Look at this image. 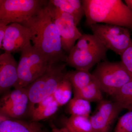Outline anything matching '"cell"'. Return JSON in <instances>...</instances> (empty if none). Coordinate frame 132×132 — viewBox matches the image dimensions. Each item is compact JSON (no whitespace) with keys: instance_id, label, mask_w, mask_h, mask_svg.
Listing matches in <instances>:
<instances>
[{"instance_id":"cell-1","label":"cell","mask_w":132,"mask_h":132,"mask_svg":"<svg viewBox=\"0 0 132 132\" xmlns=\"http://www.w3.org/2000/svg\"><path fill=\"white\" fill-rule=\"evenodd\" d=\"M47 4L35 15L20 24L30 29L33 46L45 56L50 65L66 63L68 55L62 48L60 33Z\"/></svg>"},{"instance_id":"cell-2","label":"cell","mask_w":132,"mask_h":132,"mask_svg":"<svg viewBox=\"0 0 132 132\" xmlns=\"http://www.w3.org/2000/svg\"><path fill=\"white\" fill-rule=\"evenodd\" d=\"M88 26L96 24L120 26L132 32V10L121 0H82Z\"/></svg>"},{"instance_id":"cell-3","label":"cell","mask_w":132,"mask_h":132,"mask_svg":"<svg viewBox=\"0 0 132 132\" xmlns=\"http://www.w3.org/2000/svg\"><path fill=\"white\" fill-rule=\"evenodd\" d=\"M108 50L94 35L84 34L69 52L66 64L76 70L89 71L105 60Z\"/></svg>"},{"instance_id":"cell-4","label":"cell","mask_w":132,"mask_h":132,"mask_svg":"<svg viewBox=\"0 0 132 132\" xmlns=\"http://www.w3.org/2000/svg\"><path fill=\"white\" fill-rule=\"evenodd\" d=\"M18 63V80L15 88H26L42 75L49 67L46 59L31 44L21 51Z\"/></svg>"},{"instance_id":"cell-5","label":"cell","mask_w":132,"mask_h":132,"mask_svg":"<svg viewBox=\"0 0 132 132\" xmlns=\"http://www.w3.org/2000/svg\"><path fill=\"white\" fill-rule=\"evenodd\" d=\"M66 66L64 62L51 65L45 73L26 87L29 98L30 112L36 104L54 93L65 76Z\"/></svg>"},{"instance_id":"cell-6","label":"cell","mask_w":132,"mask_h":132,"mask_svg":"<svg viewBox=\"0 0 132 132\" xmlns=\"http://www.w3.org/2000/svg\"><path fill=\"white\" fill-rule=\"evenodd\" d=\"M92 74L102 91L112 96L132 81V76L121 61L101 62Z\"/></svg>"},{"instance_id":"cell-7","label":"cell","mask_w":132,"mask_h":132,"mask_svg":"<svg viewBox=\"0 0 132 132\" xmlns=\"http://www.w3.org/2000/svg\"><path fill=\"white\" fill-rule=\"evenodd\" d=\"M48 1L0 0V21L8 25L21 23L36 14Z\"/></svg>"},{"instance_id":"cell-8","label":"cell","mask_w":132,"mask_h":132,"mask_svg":"<svg viewBox=\"0 0 132 132\" xmlns=\"http://www.w3.org/2000/svg\"><path fill=\"white\" fill-rule=\"evenodd\" d=\"M93 34L98 38L108 49L120 55L132 41L127 29L110 24H96L89 26Z\"/></svg>"},{"instance_id":"cell-9","label":"cell","mask_w":132,"mask_h":132,"mask_svg":"<svg viewBox=\"0 0 132 132\" xmlns=\"http://www.w3.org/2000/svg\"><path fill=\"white\" fill-rule=\"evenodd\" d=\"M47 5L52 19L60 33L62 48L69 54L82 34L77 28L72 16L55 7L49 1Z\"/></svg>"},{"instance_id":"cell-10","label":"cell","mask_w":132,"mask_h":132,"mask_svg":"<svg viewBox=\"0 0 132 132\" xmlns=\"http://www.w3.org/2000/svg\"><path fill=\"white\" fill-rule=\"evenodd\" d=\"M123 109L116 102L103 100L96 112L90 117L93 132H110L112 126Z\"/></svg>"},{"instance_id":"cell-11","label":"cell","mask_w":132,"mask_h":132,"mask_svg":"<svg viewBox=\"0 0 132 132\" xmlns=\"http://www.w3.org/2000/svg\"><path fill=\"white\" fill-rule=\"evenodd\" d=\"M31 34L30 29L18 23H12L7 29L1 49L10 53L21 52L31 44Z\"/></svg>"},{"instance_id":"cell-12","label":"cell","mask_w":132,"mask_h":132,"mask_svg":"<svg viewBox=\"0 0 132 132\" xmlns=\"http://www.w3.org/2000/svg\"><path fill=\"white\" fill-rule=\"evenodd\" d=\"M18 63L12 53L5 52L0 55V92L6 93L14 87L18 80Z\"/></svg>"},{"instance_id":"cell-13","label":"cell","mask_w":132,"mask_h":132,"mask_svg":"<svg viewBox=\"0 0 132 132\" xmlns=\"http://www.w3.org/2000/svg\"><path fill=\"white\" fill-rule=\"evenodd\" d=\"M51 5L62 12L70 15L74 19L76 24L78 26L85 12L82 1L80 0H50Z\"/></svg>"},{"instance_id":"cell-14","label":"cell","mask_w":132,"mask_h":132,"mask_svg":"<svg viewBox=\"0 0 132 132\" xmlns=\"http://www.w3.org/2000/svg\"><path fill=\"white\" fill-rule=\"evenodd\" d=\"M0 116V132H43L36 122L27 123Z\"/></svg>"},{"instance_id":"cell-15","label":"cell","mask_w":132,"mask_h":132,"mask_svg":"<svg viewBox=\"0 0 132 132\" xmlns=\"http://www.w3.org/2000/svg\"><path fill=\"white\" fill-rule=\"evenodd\" d=\"M37 104V106L35 107L30 112L32 121L34 122L43 120L53 115L60 107L53 95L46 98Z\"/></svg>"},{"instance_id":"cell-16","label":"cell","mask_w":132,"mask_h":132,"mask_svg":"<svg viewBox=\"0 0 132 132\" xmlns=\"http://www.w3.org/2000/svg\"><path fill=\"white\" fill-rule=\"evenodd\" d=\"M29 104L27 91L20 98L7 105L0 107V116L12 119L21 118L26 113Z\"/></svg>"},{"instance_id":"cell-17","label":"cell","mask_w":132,"mask_h":132,"mask_svg":"<svg viewBox=\"0 0 132 132\" xmlns=\"http://www.w3.org/2000/svg\"><path fill=\"white\" fill-rule=\"evenodd\" d=\"M64 126L71 132H93L90 117L71 115L63 119Z\"/></svg>"},{"instance_id":"cell-18","label":"cell","mask_w":132,"mask_h":132,"mask_svg":"<svg viewBox=\"0 0 132 132\" xmlns=\"http://www.w3.org/2000/svg\"><path fill=\"white\" fill-rule=\"evenodd\" d=\"M67 76L73 91L83 88L95 80L94 76L89 71L76 69L67 72Z\"/></svg>"},{"instance_id":"cell-19","label":"cell","mask_w":132,"mask_h":132,"mask_svg":"<svg viewBox=\"0 0 132 132\" xmlns=\"http://www.w3.org/2000/svg\"><path fill=\"white\" fill-rule=\"evenodd\" d=\"M73 92L74 97L84 99L90 102H100L104 100L102 92L96 80L83 88Z\"/></svg>"},{"instance_id":"cell-20","label":"cell","mask_w":132,"mask_h":132,"mask_svg":"<svg viewBox=\"0 0 132 132\" xmlns=\"http://www.w3.org/2000/svg\"><path fill=\"white\" fill-rule=\"evenodd\" d=\"M72 85L66 74L52 95L59 106L64 105L70 101L72 99Z\"/></svg>"},{"instance_id":"cell-21","label":"cell","mask_w":132,"mask_h":132,"mask_svg":"<svg viewBox=\"0 0 132 132\" xmlns=\"http://www.w3.org/2000/svg\"><path fill=\"white\" fill-rule=\"evenodd\" d=\"M112 97L123 109L132 111V81L123 86Z\"/></svg>"},{"instance_id":"cell-22","label":"cell","mask_w":132,"mask_h":132,"mask_svg":"<svg viewBox=\"0 0 132 132\" xmlns=\"http://www.w3.org/2000/svg\"><path fill=\"white\" fill-rule=\"evenodd\" d=\"M68 111L71 115L90 117L91 112L90 102L84 99L73 97L68 102Z\"/></svg>"},{"instance_id":"cell-23","label":"cell","mask_w":132,"mask_h":132,"mask_svg":"<svg viewBox=\"0 0 132 132\" xmlns=\"http://www.w3.org/2000/svg\"><path fill=\"white\" fill-rule=\"evenodd\" d=\"M114 132H132V111L120 118Z\"/></svg>"},{"instance_id":"cell-24","label":"cell","mask_w":132,"mask_h":132,"mask_svg":"<svg viewBox=\"0 0 132 132\" xmlns=\"http://www.w3.org/2000/svg\"><path fill=\"white\" fill-rule=\"evenodd\" d=\"M125 68L132 76V41L129 46L120 55Z\"/></svg>"},{"instance_id":"cell-25","label":"cell","mask_w":132,"mask_h":132,"mask_svg":"<svg viewBox=\"0 0 132 132\" xmlns=\"http://www.w3.org/2000/svg\"><path fill=\"white\" fill-rule=\"evenodd\" d=\"M8 26L3 22L0 21V47L2 45Z\"/></svg>"},{"instance_id":"cell-26","label":"cell","mask_w":132,"mask_h":132,"mask_svg":"<svg viewBox=\"0 0 132 132\" xmlns=\"http://www.w3.org/2000/svg\"><path fill=\"white\" fill-rule=\"evenodd\" d=\"M51 132H71L67 127H64L61 128H59L54 125L52 126V130Z\"/></svg>"},{"instance_id":"cell-27","label":"cell","mask_w":132,"mask_h":132,"mask_svg":"<svg viewBox=\"0 0 132 132\" xmlns=\"http://www.w3.org/2000/svg\"><path fill=\"white\" fill-rule=\"evenodd\" d=\"M125 2L132 10V0H125Z\"/></svg>"}]
</instances>
